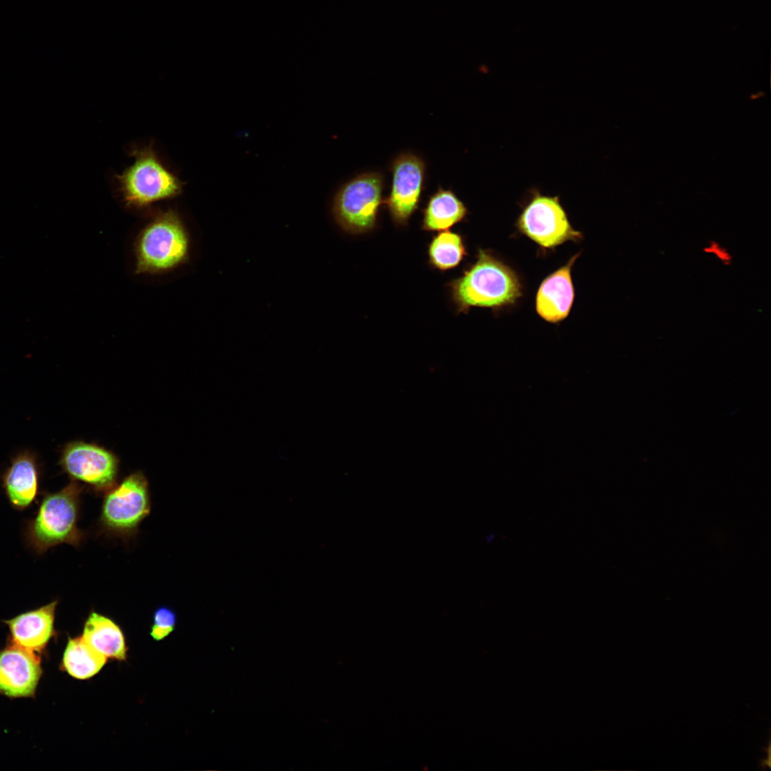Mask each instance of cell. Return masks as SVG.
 <instances>
[{"label": "cell", "instance_id": "cell-12", "mask_svg": "<svg viewBox=\"0 0 771 771\" xmlns=\"http://www.w3.org/2000/svg\"><path fill=\"white\" fill-rule=\"evenodd\" d=\"M58 600L6 620L14 645L36 652L42 650L54 633Z\"/></svg>", "mask_w": 771, "mask_h": 771}, {"label": "cell", "instance_id": "cell-16", "mask_svg": "<svg viewBox=\"0 0 771 771\" xmlns=\"http://www.w3.org/2000/svg\"><path fill=\"white\" fill-rule=\"evenodd\" d=\"M107 658L96 651L81 637L69 638L63 655L64 669L78 680H88L98 674Z\"/></svg>", "mask_w": 771, "mask_h": 771}, {"label": "cell", "instance_id": "cell-3", "mask_svg": "<svg viewBox=\"0 0 771 771\" xmlns=\"http://www.w3.org/2000/svg\"><path fill=\"white\" fill-rule=\"evenodd\" d=\"M190 239L178 213L168 209L157 214L139 233L135 244L136 272L171 271L188 258Z\"/></svg>", "mask_w": 771, "mask_h": 771}, {"label": "cell", "instance_id": "cell-18", "mask_svg": "<svg viewBox=\"0 0 771 771\" xmlns=\"http://www.w3.org/2000/svg\"><path fill=\"white\" fill-rule=\"evenodd\" d=\"M177 616L174 610L167 606L158 607L153 613L150 635L156 641L168 637L175 629Z\"/></svg>", "mask_w": 771, "mask_h": 771}, {"label": "cell", "instance_id": "cell-7", "mask_svg": "<svg viewBox=\"0 0 771 771\" xmlns=\"http://www.w3.org/2000/svg\"><path fill=\"white\" fill-rule=\"evenodd\" d=\"M515 226L519 231L544 248H554L567 241L583 238L575 230L562 206L559 196L530 191Z\"/></svg>", "mask_w": 771, "mask_h": 771}, {"label": "cell", "instance_id": "cell-2", "mask_svg": "<svg viewBox=\"0 0 771 771\" xmlns=\"http://www.w3.org/2000/svg\"><path fill=\"white\" fill-rule=\"evenodd\" d=\"M83 490L84 486L71 480L61 490L44 494L25 528L24 538L30 549L41 555L61 544L80 545L85 537L78 526Z\"/></svg>", "mask_w": 771, "mask_h": 771}, {"label": "cell", "instance_id": "cell-5", "mask_svg": "<svg viewBox=\"0 0 771 771\" xmlns=\"http://www.w3.org/2000/svg\"><path fill=\"white\" fill-rule=\"evenodd\" d=\"M151 509L147 478L136 471L104 493L99 524L106 534L126 540L136 534Z\"/></svg>", "mask_w": 771, "mask_h": 771}, {"label": "cell", "instance_id": "cell-14", "mask_svg": "<svg viewBox=\"0 0 771 771\" xmlns=\"http://www.w3.org/2000/svg\"><path fill=\"white\" fill-rule=\"evenodd\" d=\"M81 637L106 658L126 660L128 648L124 634L111 618L92 610L84 623Z\"/></svg>", "mask_w": 771, "mask_h": 771}, {"label": "cell", "instance_id": "cell-10", "mask_svg": "<svg viewBox=\"0 0 771 771\" xmlns=\"http://www.w3.org/2000/svg\"><path fill=\"white\" fill-rule=\"evenodd\" d=\"M41 675L35 652L13 645L0 651V692L11 697L32 696Z\"/></svg>", "mask_w": 771, "mask_h": 771}, {"label": "cell", "instance_id": "cell-4", "mask_svg": "<svg viewBox=\"0 0 771 771\" xmlns=\"http://www.w3.org/2000/svg\"><path fill=\"white\" fill-rule=\"evenodd\" d=\"M133 163L116 176L125 203L144 208L180 195L183 183L161 161L152 146L131 152Z\"/></svg>", "mask_w": 771, "mask_h": 771}, {"label": "cell", "instance_id": "cell-13", "mask_svg": "<svg viewBox=\"0 0 771 771\" xmlns=\"http://www.w3.org/2000/svg\"><path fill=\"white\" fill-rule=\"evenodd\" d=\"M11 505L23 510L31 505L39 490V471L34 457L24 453L16 457L2 478Z\"/></svg>", "mask_w": 771, "mask_h": 771}, {"label": "cell", "instance_id": "cell-11", "mask_svg": "<svg viewBox=\"0 0 771 771\" xmlns=\"http://www.w3.org/2000/svg\"><path fill=\"white\" fill-rule=\"evenodd\" d=\"M580 253L547 276L540 285L535 298V309L545 321L556 323L569 315L575 297L571 271Z\"/></svg>", "mask_w": 771, "mask_h": 771}, {"label": "cell", "instance_id": "cell-17", "mask_svg": "<svg viewBox=\"0 0 771 771\" xmlns=\"http://www.w3.org/2000/svg\"><path fill=\"white\" fill-rule=\"evenodd\" d=\"M467 255L463 237L450 231L434 236L428 245V263L440 271L455 268Z\"/></svg>", "mask_w": 771, "mask_h": 771}, {"label": "cell", "instance_id": "cell-8", "mask_svg": "<svg viewBox=\"0 0 771 771\" xmlns=\"http://www.w3.org/2000/svg\"><path fill=\"white\" fill-rule=\"evenodd\" d=\"M60 465L72 480L104 493L116 483L119 460L111 450L92 443L73 441L62 450Z\"/></svg>", "mask_w": 771, "mask_h": 771}, {"label": "cell", "instance_id": "cell-9", "mask_svg": "<svg viewBox=\"0 0 771 771\" xmlns=\"http://www.w3.org/2000/svg\"><path fill=\"white\" fill-rule=\"evenodd\" d=\"M390 192L384 204L395 224L405 226L418 208L426 178V164L412 152L398 154L390 164Z\"/></svg>", "mask_w": 771, "mask_h": 771}, {"label": "cell", "instance_id": "cell-1", "mask_svg": "<svg viewBox=\"0 0 771 771\" xmlns=\"http://www.w3.org/2000/svg\"><path fill=\"white\" fill-rule=\"evenodd\" d=\"M476 261L461 276L450 281V296L458 313L471 307L500 308L522 296L517 273L488 250L479 249Z\"/></svg>", "mask_w": 771, "mask_h": 771}, {"label": "cell", "instance_id": "cell-6", "mask_svg": "<svg viewBox=\"0 0 771 771\" xmlns=\"http://www.w3.org/2000/svg\"><path fill=\"white\" fill-rule=\"evenodd\" d=\"M384 176L380 172H366L344 183L334 196L332 212L336 223L346 232H370L377 224L380 208L384 204Z\"/></svg>", "mask_w": 771, "mask_h": 771}, {"label": "cell", "instance_id": "cell-19", "mask_svg": "<svg viewBox=\"0 0 771 771\" xmlns=\"http://www.w3.org/2000/svg\"><path fill=\"white\" fill-rule=\"evenodd\" d=\"M703 252L713 256L725 266L730 265L732 262L731 253L716 241H710L703 248Z\"/></svg>", "mask_w": 771, "mask_h": 771}, {"label": "cell", "instance_id": "cell-15", "mask_svg": "<svg viewBox=\"0 0 771 771\" xmlns=\"http://www.w3.org/2000/svg\"><path fill=\"white\" fill-rule=\"evenodd\" d=\"M468 212L465 205L452 189L439 186L423 211L421 228L427 231H445L463 221Z\"/></svg>", "mask_w": 771, "mask_h": 771}]
</instances>
